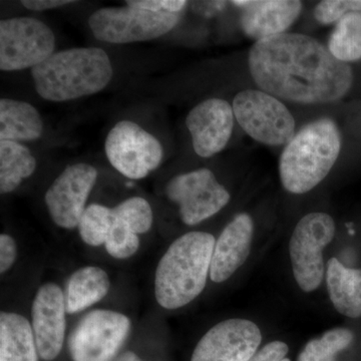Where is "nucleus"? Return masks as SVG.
I'll use <instances>...</instances> for the list:
<instances>
[{"mask_svg": "<svg viewBox=\"0 0 361 361\" xmlns=\"http://www.w3.org/2000/svg\"><path fill=\"white\" fill-rule=\"evenodd\" d=\"M256 85L271 96L299 104H329L351 89L353 71L329 47L300 33H281L258 40L249 52Z\"/></svg>", "mask_w": 361, "mask_h": 361, "instance_id": "obj_1", "label": "nucleus"}, {"mask_svg": "<svg viewBox=\"0 0 361 361\" xmlns=\"http://www.w3.org/2000/svg\"><path fill=\"white\" fill-rule=\"evenodd\" d=\"M113 75L111 59L99 47L56 51L32 70L35 92L52 103L96 94L108 87Z\"/></svg>", "mask_w": 361, "mask_h": 361, "instance_id": "obj_2", "label": "nucleus"}, {"mask_svg": "<svg viewBox=\"0 0 361 361\" xmlns=\"http://www.w3.org/2000/svg\"><path fill=\"white\" fill-rule=\"evenodd\" d=\"M215 243L213 235L193 231L171 244L156 269L155 296L161 307L178 310L200 295L210 276Z\"/></svg>", "mask_w": 361, "mask_h": 361, "instance_id": "obj_3", "label": "nucleus"}, {"mask_svg": "<svg viewBox=\"0 0 361 361\" xmlns=\"http://www.w3.org/2000/svg\"><path fill=\"white\" fill-rule=\"evenodd\" d=\"M341 151V135L331 118L308 123L285 147L279 173L286 191L304 194L326 178Z\"/></svg>", "mask_w": 361, "mask_h": 361, "instance_id": "obj_4", "label": "nucleus"}, {"mask_svg": "<svg viewBox=\"0 0 361 361\" xmlns=\"http://www.w3.org/2000/svg\"><path fill=\"white\" fill-rule=\"evenodd\" d=\"M182 13H153L137 7H104L92 13L89 25L99 42L113 44L148 42L163 37L179 23Z\"/></svg>", "mask_w": 361, "mask_h": 361, "instance_id": "obj_5", "label": "nucleus"}, {"mask_svg": "<svg viewBox=\"0 0 361 361\" xmlns=\"http://www.w3.org/2000/svg\"><path fill=\"white\" fill-rule=\"evenodd\" d=\"M232 108L240 127L255 141L282 146L295 135V120L290 111L277 97L263 90L239 92Z\"/></svg>", "mask_w": 361, "mask_h": 361, "instance_id": "obj_6", "label": "nucleus"}, {"mask_svg": "<svg viewBox=\"0 0 361 361\" xmlns=\"http://www.w3.org/2000/svg\"><path fill=\"white\" fill-rule=\"evenodd\" d=\"M336 235V223L326 213L307 214L292 234L289 252L297 284L304 292L316 290L324 277L322 251Z\"/></svg>", "mask_w": 361, "mask_h": 361, "instance_id": "obj_7", "label": "nucleus"}, {"mask_svg": "<svg viewBox=\"0 0 361 361\" xmlns=\"http://www.w3.org/2000/svg\"><path fill=\"white\" fill-rule=\"evenodd\" d=\"M128 316L116 311H90L71 332L68 349L73 361H113L129 336Z\"/></svg>", "mask_w": 361, "mask_h": 361, "instance_id": "obj_8", "label": "nucleus"}, {"mask_svg": "<svg viewBox=\"0 0 361 361\" xmlns=\"http://www.w3.org/2000/svg\"><path fill=\"white\" fill-rule=\"evenodd\" d=\"M106 158L120 174L141 180L159 168L164 151L155 135L132 121L116 123L104 144Z\"/></svg>", "mask_w": 361, "mask_h": 361, "instance_id": "obj_9", "label": "nucleus"}, {"mask_svg": "<svg viewBox=\"0 0 361 361\" xmlns=\"http://www.w3.org/2000/svg\"><path fill=\"white\" fill-rule=\"evenodd\" d=\"M56 37L49 26L33 18L0 21V70L23 71L54 54Z\"/></svg>", "mask_w": 361, "mask_h": 361, "instance_id": "obj_10", "label": "nucleus"}, {"mask_svg": "<svg viewBox=\"0 0 361 361\" xmlns=\"http://www.w3.org/2000/svg\"><path fill=\"white\" fill-rule=\"evenodd\" d=\"M166 194L179 207L180 219L195 226L220 212L230 194L208 169L176 176L166 186Z\"/></svg>", "mask_w": 361, "mask_h": 361, "instance_id": "obj_11", "label": "nucleus"}, {"mask_svg": "<svg viewBox=\"0 0 361 361\" xmlns=\"http://www.w3.org/2000/svg\"><path fill=\"white\" fill-rule=\"evenodd\" d=\"M97 179V169L84 163L68 166L59 174L44 196L54 224L68 230L78 227Z\"/></svg>", "mask_w": 361, "mask_h": 361, "instance_id": "obj_12", "label": "nucleus"}, {"mask_svg": "<svg viewBox=\"0 0 361 361\" xmlns=\"http://www.w3.org/2000/svg\"><path fill=\"white\" fill-rule=\"evenodd\" d=\"M262 334L250 320L233 318L218 323L198 342L191 361H249Z\"/></svg>", "mask_w": 361, "mask_h": 361, "instance_id": "obj_13", "label": "nucleus"}, {"mask_svg": "<svg viewBox=\"0 0 361 361\" xmlns=\"http://www.w3.org/2000/svg\"><path fill=\"white\" fill-rule=\"evenodd\" d=\"M65 292L56 283L39 287L32 307V327L37 351L44 360H56L66 337Z\"/></svg>", "mask_w": 361, "mask_h": 361, "instance_id": "obj_14", "label": "nucleus"}, {"mask_svg": "<svg viewBox=\"0 0 361 361\" xmlns=\"http://www.w3.org/2000/svg\"><path fill=\"white\" fill-rule=\"evenodd\" d=\"M234 118L232 106L224 99H209L197 104L186 118L195 153L210 158L225 149L232 135Z\"/></svg>", "mask_w": 361, "mask_h": 361, "instance_id": "obj_15", "label": "nucleus"}, {"mask_svg": "<svg viewBox=\"0 0 361 361\" xmlns=\"http://www.w3.org/2000/svg\"><path fill=\"white\" fill-rule=\"evenodd\" d=\"M231 4L243 8L242 30L256 42L286 32L302 11V2L298 0H238Z\"/></svg>", "mask_w": 361, "mask_h": 361, "instance_id": "obj_16", "label": "nucleus"}, {"mask_svg": "<svg viewBox=\"0 0 361 361\" xmlns=\"http://www.w3.org/2000/svg\"><path fill=\"white\" fill-rule=\"evenodd\" d=\"M254 226L248 214H239L221 233L214 246L210 278L222 283L245 263L251 250Z\"/></svg>", "mask_w": 361, "mask_h": 361, "instance_id": "obj_17", "label": "nucleus"}, {"mask_svg": "<svg viewBox=\"0 0 361 361\" xmlns=\"http://www.w3.org/2000/svg\"><path fill=\"white\" fill-rule=\"evenodd\" d=\"M42 134L44 121L32 104L18 99L0 101V141H35Z\"/></svg>", "mask_w": 361, "mask_h": 361, "instance_id": "obj_18", "label": "nucleus"}, {"mask_svg": "<svg viewBox=\"0 0 361 361\" xmlns=\"http://www.w3.org/2000/svg\"><path fill=\"white\" fill-rule=\"evenodd\" d=\"M111 288L108 273L96 266H85L71 275L66 283V312L75 314L90 307L108 295Z\"/></svg>", "mask_w": 361, "mask_h": 361, "instance_id": "obj_19", "label": "nucleus"}, {"mask_svg": "<svg viewBox=\"0 0 361 361\" xmlns=\"http://www.w3.org/2000/svg\"><path fill=\"white\" fill-rule=\"evenodd\" d=\"M326 282L330 300L336 310L348 317H360L361 269H351L338 259H329Z\"/></svg>", "mask_w": 361, "mask_h": 361, "instance_id": "obj_20", "label": "nucleus"}, {"mask_svg": "<svg viewBox=\"0 0 361 361\" xmlns=\"http://www.w3.org/2000/svg\"><path fill=\"white\" fill-rule=\"evenodd\" d=\"M32 323L13 312L0 314V361H39Z\"/></svg>", "mask_w": 361, "mask_h": 361, "instance_id": "obj_21", "label": "nucleus"}, {"mask_svg": "<svg viewBox=\"0 0 361 361\" xmlns=\"http://www.w3.org/2000/svg\"><path fill=\"white\" fill-rule=\"evenodd\" d=\"M37 159L18 142L0 141V193H11L32 176Z\"/></svg>", "mask_w": 361, "mask_h": 361, "instance_id": "obj_22", "label": "nucleus"}, {"mask_svg": "<svg viewBox=\"0 0 361 361\" xmlns=\"http://www.w3.org/2000/svg\"><path fill=\"white\" fill-rule=\"evenodd\" d=\"M329 49L343 63L361 59V13H349L337 21L330 37Z\"/></svg>", "mask_w": 361, "mask_h": 361, "instance_id": "obj_23", "label": "nucleus"}, {"mask_svg": "<svg viewBox=\"0 0 361 361\" xmlns=\"http://www.w3.org/2000/svg\"><path fill=\"white\" fill-rule=\"evenodd\" d=\"M113 221V209L101 204H90L78 222L80 238L90 246L104 245Z\"/></svg>", "mask_w": 361, "mask_h": 361, "instance_id": "obj_24", "label": "nucleus"}, {"mask_svg": "<svg viewBox=\"0 0 361 361\" xmlns=\"http://www.w3.org/2000/svg\"><path fill=\"white\" fill-rule=\"evenodd\" d=\"M353 334L349 329H336L325 332L320 338L306 344L297 361H336V355L350 345Z\"/></svg>", "mask_w": 361, "mask_h": 361, "instance_id": "obj_25", "label": "nucleus"}, {"mask_svg": "<svg viewBox=\"0 0 361 361\" xmlns=\"http://www.w3.org/2000/svg\"><path fill=\"white\" fill-rule=\"evenodd\" d=\"M114 216L129 226L135 234H145L153 225V210L146 199L130 197L113 208Z\"/></svg>", "mask_w": 361, "mask_h": 361, "instance_id": "obj_26", "label": "nucleus"}, {"mask_svg": "<svg viewBox=\"0 0 361 361\" xmlns=\"http://www.w3.org/2000/svg\"><path fill=\"white\" fill-rule=\"evenodd\" d=\"M104 247L111 257L122 260L132 257L139 250V235L135 234L125 222L114 216L113 224Z\"/></svg>", "mask_w": 361, "mask_h": 361, "instance_id": "obj_27", "label": "nucleus"}, {"mask_svg": "<svg viewBox=\"0 0 361 361\" xmlns=\"http://www.w3.org/2000/svg\"><path fill=\"white\" fill-rule=\"evenodd\" d=\"M349 13H361V0H324L314 9V16L322 25L339 21Z\"/></svg>", "mask_w": 361, "mask_h": 361, "instance_id": "obj_28", "label": "nucleus"}, {"mask_svg": "<svg viewBox=\"0 0 361 361\" xmlns=\"http://www.w3.org/2000/svg\"><path fill=\"white\" fill-rule=\"evenodd\" d=\"M127 6L137 7L153 13H182L188 1L184 0H130Z\"/></svg>", "mask_w": 361, "mask_h": 361, "instance_id": "obj_29", "label": "nucleus"}, {"mask_svg": "<svg viewBox=\"0 0 361 361\" xmlns=\"http://www.w3.org/2000/svg\"><path fill=\"white\" fill-rule=\"evenodd\" d=\"M18 247L13 237L7 234L0 236V272H7L16 260Z\"/></svg>", "mask_w": 361, "mask_h": 361, "instance_id": "obj_30", "label": "nucleus"}, {"mask_svg": "<svg viewBox=\"0 0 361 361\" xmlns=\"http://www.w3.org/2000/svg\"><path fill=\"white\" fill-rule=\"evenodd\" d=\"M288 350L285 342L272 341L263 346L249 361H281L286 358Z\"/></svg>", "mask_w": 361, "mask_h": 361, "instance_id": "obj_31", "label": "nucleus"}, {"mask_svg": "<svg viewBox=\"0 0 361 361\" xmlns=\"http://www.w3.org/2000/svg\"><path fill=\"white\" fill-rule=\"evenodd\" d=\"M20 4L21 6L30 11H44L75 4V1H71V0H23Z\"/></svg>", "mask_w": 361, "mask_h": 361, "instance_id": "obj_32", "label": "nucleus"}, {"mask_svg": "<svg viewBox=\"0 0 361 361\" xmlns=\"http://www.w3.org/2000/svg\"><path fill=\"white\" fill-rule=\"evenodd\" d=\"M227 6L226 1H199L194 2L193 8L197 13L204 16H213L220 13Z\"/></svg>", "mask_w": 361, "mask_h": 361, "instance_id": "obj_33", "label": "nucleus"}, {"mask_svg": "<svg viewBox=\"0 0 361 361\" xmlns=\"http://www.w3.org/2000/svg\"><path fill=\"white\" fill-rule=\"evenodd\" d=\"M116 361H142L135 353L132 351H127V353H123L118 356Z\"/></svg>", "mask_w": 361, "mask_h": 361, "instance_id": "obj_34", "label": "nucleus"}, {"mask_svg": "<svg viewBox=\"0 0 361 361\" xmlns=\"http://www.w3.org/2000/svg\"><path fill=\"white\" fill-rule=\"evenodd\" d=\"M281 361H291V360H288V358H285V360H281Z\"/></svg>", "mask_w": 361, "mask_h": 361, "instance_id": "obj_35", "label": "nucleus"}]
</instances>
